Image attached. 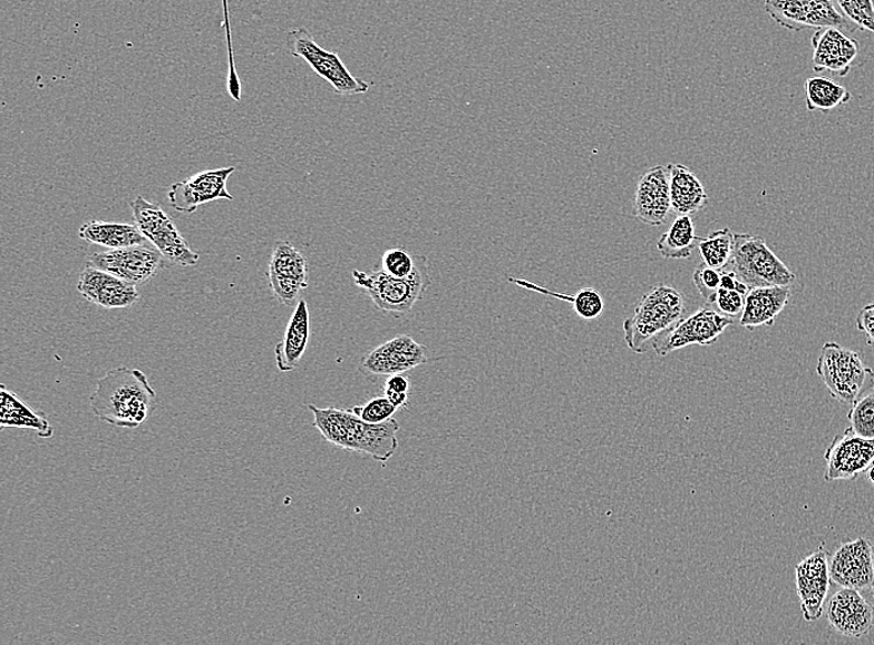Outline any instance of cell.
I'll use <instances>...</instances> for the list:
<instances>
[{
	"label": "cell",
	"mask_w": 874,
	"mask_h": 645,
	"mask_svg": "<svg viewBox=\"0 0 874 645\" xmlns=\"http://www.w3.org/2000/svg\"><path fill=\"white\" fill-rule=\"evenodd\" d=\"M309 409L314 417L313 428L327 442L343 450L366 453L380 463H387L398 450L400 424L396 419L368 423L356 417L352 410L321 409L314 404H309Z\"/></svg>",
	"instance_id": "obj_2"
},
{
	"label": "cell",
	"mask_w": 874,
	"mask_h": 645,
	"mask_svg": "<svg viewBox=\"0 0 874 645\" xmlns=\"http://www.w3.org/2000/svg\"><path fill=\"white\" fill-rule=\"evenodd\" d=\"M699 238L691 215H679L658 243L660 254L668 260H684L692 255Z\"/></svg>",
	"instance_id": "obj_26"
},
{
	"label": "cell",
	"mask_w": 874,
	"mask_h": 645,
	"mask_svg": "<svg viewBox=\"0 0 874 645\" xmlns=\"http://www.w3.org/2000/svg\"><path fill=\"white\" fill-rule=\"evenodd\" d=\"M856 2L862 9V12L874 20V6L872 0H856Z\"/></svg>",
	"instance_id": "obj_43"
},
{
	"label": "cell",
	"mask_w": 874,
	"mask_h": 645,
	"mask_svg": "<svg viewBox=\"0 0 874 645\" xmlns=\"http://www.w3.org/2000/svg\"><path fill=\"white\" fill-rule=\"evenodd\" d=\"M223 14L224 20L222 27L225 29V37H226V46L229 48L233 47V36H232V26H231V14H229V4L227 0H223Z\"/></svg>",
	"instance_id": "obj_41"
},
{
	"label": "cell",
	"mask_w": 874,
	"mask_h": 645,
	"mask_svg": "<svg viewBox=\"0 0 874 645\" xmlns=\"http://www.w3.org/2000/svg\"><path fill=\"white\" fill-rule=\"evenodd\" d=\"M857 330L865 334L867 344L874 346V303L867 304L857 315Z\"/></svg>",
	"instance_id": "obj_38"
},
{
	"label": "cell",
	"mask_w": 874,
	"mask_h": 645,
	"mask_svg": "<svg viewBox=\"0 0 874 645\" xmlns=\"http://www.w3.org/2000/svg\"><path fill=\"white\" fill-rule=\"evenodd\" d=\"M635 215L649 226H661L672 212L670 173L668 167L656 166L644 172L638 183Z\"/></svg>",
	"instance_id": "obj_19"
},
{
	"label": "cell",
	"mask_w": 874,
	"mask_h": 645,
	"mask_svg": "<svg viewBox=\"0 0 874 645\" xmlns=\"http://www.w3.org/2000/svg\"><path fill=\"white\" fill-rule=\"evenodd\" d=\"M847 418L852 431L865 439H874V391L852 404Z\"/></svg>",
	"instance_id": "obj_32"
},
{
	"label": "cell",
	"mask_w": 874,
	"mask_h": 645,
	"mask_svg": "<svg viewBox=\"0 0 874 645\" xmlns=\"http://www.w3.org/2000/svg\"><path fill=\"white\" fill-rule=\"evenodd\" d=\"M686 313L684 299L668 284H659L643 294L635 312L622 324L625 342L633 353H647L671 332Z\"/></svg>",
	"instance_id": "obj_3"
},
{
	"label": "cell",
	"mask_w": 874,
	"mask_h": 645,
	"mask_svg": "<svg viewBox=\"0 0 874 645\" xmlns=\"http://www.w3.org/2000/svg\"><path fill=\"white\" fill-rule=\"evenodd\" d=\"M716 304L720 313L729 319H736L745 310L746 296L735 290L719 289Z\"/></svg>",
	"instance_id": "obj_36"
},
{
	"label": "cell",
	"mask_w": 874,
	"mask_h": 645,
	"mask_svg": "<svg viewBox=\"0 0 874 645\" xmlns=\"http://www.w3.org/2000/svg\"><path fill=\"white\" fill-rule=\"evenodd\" d=\"M672 212L692 215L705 209L709 196L697 175L683 164H669Z\"/></svg>",
	"instance_id": "obj_24"
},
{
	"label": "cell",
	"mask_w": 874,
	"mask_h": 645,
	"mask_svg": "<svg viewBox=\"0 0 874 645\" xmlns=\"http://www.w3.org/2000/svg\"><path fill=\"white\" fill-rule=\"evenodd\" d=\"M867 476H868L870 482L874 486V462L868 468Z\"/></svg>",
	"instance_id": "obj_44"
},
{
	"label": "cell",
	"mask_w": 874,
	"mask_h": 645,
	"mask_svg": "<svg viewBox=\"0 0 874 645\" xmlns=\"http://www.w3.org/2000/svg\"><path fill=\"white\" fill-rule=\"evenodd\" d=\"M731 324L734 320L722 313L708 309L699 310L677 323L671 332L653 344L652 349L660 358H664L676 350L690 345H712Z\"/></svg>",
	"instance_id": "obj_11"
},
{
	"label": "cell",
	"mask_w": 874,
	"mask_h": 645,
	"mask_svg": "<svg viewBox=\"0 0 874 645\" xmlns=\"http://www.w3.org/2000/svg\"><path fill=\"white\" fill-rule=\"evenodd\" d=\"M790 296V286L750 289L746 296L740 325L748 331L771 326L788 305Z\"/></svg>",
	"instance_id": "obj_21"
},
{
	"label": "cell",
	"mask_w": 874,
	"mask_h": 645,
	"mask_svg": "<svg viewBox=\"0 0 874 645\" xmlns=\"http://www.w3.org/2000/svg\"><path fill=\"white\" fill-rule=\"evenodd\" d=\"M269 287L281 304L292 307L309 287V261L288 242L273 245L268 270Z\"/></svg>",
	"instance_id": "obj_10"
},
{
	"label": "cell",
	"mask_w": 874,
	"mask_h": 645,
	"mask_svg": "<svg viewBox=\"0 0 874 645\" xmlns=\"http://www.w3.org/2000/svg\"><path fill=\"white\" fill-rule=\"evenodd\" d=\"M720 276H722V271L709 267L705 262L693 273L696 287L708 304L716 303L717 293L720 289Z\"/></svg>",
	"instance_id": "obj_35"
},
{
	"label": "cell",
	"mask_w": 874,
	"mask_h": 645,
	"mask_svg": "<svg viewBox=\"0 0 874 645\" xmlns=\"http://www.w3.org/2000/svg\"><path fill=\"white\" fill-rule=\"evenodd\" d=\"M415 256L404 248H389L381 256L379 267L381 272L392 278L407 280L412 276L415 271Z\"/></svg>",
	"instance_id": "obj_33"
},
{
	"label": "cell",
	"mask_w": 874,
	"mask_h": 645,
	"mask_svg": "<svg viewBox=\"0 0 874 645\" xmlns=\"http://www.w3.org/2000/svg\"><path fill=\"white\" fill-rule=\"evenodd\" d=\"M749 289L792 286L796 276L760 236L736 234L730 265Z\"/></svg>",
	"instance_id": "obj_6"
},
{
	"label": "cell",
	"mask_w": 874,
	"mask_h": 645,
	"mask_svg": "<svg viewBox=\"0 0 874 645\" xmlns=\"http://www.w3.org/2000/svg\"><path fill=\"white\" fill-rule=\"evenodd\" d=\"M795 582L805 620H817L824 614L825 600L832 583L828 553L823 544L815 553L797 564Z\"/></svg>",
	"instance_id": "obj_15"
},
{
	"label": "cell",
	"mask_w": 874,
	"mask_h": 645,
	"mask_svg": "<svg viewBox=\"0 0 874 645\" xmlns=\"http://www.w3.org/2000/svg\"><path fill=\"white\" fill-rule=\"evenodd\" d=\"M428 362V348L415 342L410 335L390 339L367 353L359 363V371L369 380L404 374Z\"/></svg>",
	"instance_id": "obj_9"
},
{
	"label": "cell",
	"mask_w": 874,
	"mask_h": 645,
	"mask_svg": "<svg viewBox=\"0 0 874 645\" xmlns=\"http://www.w3.org/2000/svg\"><path fill=\"white\" fill-rule=\"evenodd\" d=\"M509 281L518 284V286L523 289L540 292L542 294H546V296H552L556 300L573 304L575 313L585 321L598 320L605 310L604 299L595 289H584L573 294L572 296V294L552 292L550 290L540 287L537 284L531 283L526 280L509 278Z\"/></svg>",
	"instance_id": "obj_28"
},
{
	"label": "cell",
	"mask_w": 874,
	"mask_h": 645,
	"mask_svg": "<svg viewBox=\"0 0 874 645\" xmlns=\"http://www.w3.org/2000/svg\"><path fill=\"white\" fill-rule=\"evenodd\" d=\"M310 336V307L308 302L301 300L291 315L285 335L275 348L276 364L281 373H290L299 367L308 350Z\"/></svg>",
	"instance_id": "obj_22"
},
{
	"label": "cell",
	"mask_w": 874,
	"mask_h": 645,
	"mask_svg": "<svg viewBox=\"0 0 874 645\" xmlns=\"http://www.w3.org/2000/svg\"><path fill=\"white\" fill-rule=\"evenodd\" d=\"M826 618L832 627L849 638L867 636L874 626V606L860 589L841 588L826 605Z\"/></svg>",
	"instance_id": "obj_18"
},
{
	"label": "cell",
	"mask_w": 874,
	"mask_h": 645,
	"mask_svg": "<svg viewBox=\"0 0 874 645\" xmlns=\"http://www.w3.org/2000/svg\"><path fill=\"white\" fill-rule=\"evenodd\" d=\"M129 206L140 233L164 258L182 267L198 265L201 256L194 253L172 217L159 205L139 195Z\"/></svg>",
	"instance_id": "obj_8"
},
{
	"label": "cell",
	"mask_w": 874,
	"mask_h": 645,
	"mask_svg": "<svg viewBox=\"0 0 874 645\" xmlns=\"http://www.w3.org/2000/svg\"><path fill=\"white\" fill-rule=\"evenodd\" d=\"M807 28L851 30L849 20L839 13L834 0H804ZM852 31V30H851Z\"/></svg>",
	"instance_id": "obj_30"
},
{
	"label": "cell",
	"mask_w": 874,
	"mask_h": 645,
	"mask_svg": "<svg viewBox=\"0 0 874 645\" xmlns=\"http://www.w3.org/2000/svg\"><path fill=\"white\" fill-rule=\"evenodd\" d=\"M96 418L123 429H137L155 412L157 393L144 371L126 367L107 371L90 398Z\"/></svg>",
	"instance_id": "obj_1"
},
{
	"label": "cell",
	"mask_w": 874,
	"mask_h": 645,
	"mask_svg": "<svg viewBox=\"0 0 874 645\" xmlns=\"http://www.w3.org/2000/svg\"><path fill=\"white\" fill-rule=\"evenodd\" d=\"M764 8L785 29L802 31L807 28L804 0H765Z\"/></svg>",
	"instance_id": "obj_31"
},
{
	"label": "cell",
	"mask_w": 874,
	"mask_h": 645,
	"mask_svg": "<svg viewBox=\"0 0 874 645\" xmlns=\"http://www.w3.org/2000/svg\"><path fill=\"white\" fill-rule=\"evenodd\" d=\"M415 262L417 265L410 278H392L378 268L371 272L355 270V283L380 311L409 313L431 286L428 260L425 256H415Z\"/></svg>",
	"instance_id": "obj_4"
},
{
	"label": "cell",
	"mask_w": 874,
	"mask_h": 645,
	"mask_svg": "<svg viewBox=\"0 0 874 645\" xmlns=\"http://www.w3.org/2000/svg\"><path fill=\"white\" fill-rule=\"evenodd\" d=\"M816 374L841 403L854 404L874 391V371L862 362L857 352L835 342L824 344Z\"/></svg>",
	"instance_id": "obj_5"
},
{
	"label": "cell",
	"mask_w": 874,
	"mask_h": 645,
	"mask_svg": "<svg viewBox=\"0 0 874 645\" xmlns=\"http://www.w3.org/2000/svg\"><path fill=\"white\" fill-rule=\"evenodd\" d=\"M720 289L735 290L741 294H745V296H747V293L750 290L745 282L739 280L737 273L734 270L722 271V276H720Z\"/></svg>",
	"instance_id": "obj_39"
},
{
	"label": "cell",
	"mask_w": 874,
	"mask_h": 645,
	"mask_svg": "<svg viewBox=\"0 0 874 645\" xmlns=\"http://www.w3.org/2000/svg\"><path fill=\"white\" fill-rule=\"evenodd\" d=\"M829 579L841 588L863 589L874 579V551L865 538L847 541L829 561Z\"/></svg>",
	"instance_id": "obj_16"
},
{
	"label": "cell",
	"mask_w": 874,
	"mask_h": 645,
	"mask_svg": "<svg viewBox=\"0 0 874 645\" xmlns=\"http://www.w3.org/2000/svg\"><path fill=\"white\" fill-rule=\"evenodd\" d=\"M825 480H854L874 462V439H865L849 428L837 434L825 452Z\"/></svg>",
	"instance_id": "obj_14"
},
{
	"label": "cell",
	"mask_w": 874,
	"mask_h": 645,
	"mask_svg": "<svg viewBox=\"0 0 874 645\" xmlns=\"http://www.w3.org/2000/svg\"><path fill=\"white\" fill-rule=\"evenodd\" d=\"M287 47L293 58L308 63L321 79L333 87L337 95L356 96L369 91L370 84L356 78L338 53L320 47L308 29L290 30L287 36Z\"/></svg>",
	"instance_id": "obj_7"
},
{
	"label": "cell",
	"mask_w": 874,
	"mask_h": 645,
	"mask_svg": "<svg viewBox=\"0 0 874 645\" xmlns=\"http://www.w3.org/2000/svg\"><path fill=\"white\" fill-rule=\"evenodd\" d=\"M870 587H871L872 598L874 600V579H873V583H872V585Z\"/></svg>",
	"instance_id": "obj_45"
},
{
	"label": "cell",
	"mask_w": 874,
	"mask_h": 645,
	"mask_svg": "<svg viewBox=\"0 0 874 645\" xmlns=\"http://www.w3.org/2000/svg\"><path fill=\"white\" fill-rule=\"evenodd\" d=\"M834 3H836L841 10H843V14L851 21L852 25H855L862 30L874 32V20L862 12V9L857 4L856 0H834Z\"/></svg>",
	"instance_id": "obj_37"
},
{
	"label": "cell",
	"mask_w": 874,
	"mask_h": 645,
	"mask_svg": "<svg viewBox=\"0 0 874 645\" xmlns=\"http://www.w3.org/2000/svg\"><path fill=\"white\" fill-rule=\"evenodd\" d=\"M813 46L814 69L817 72L833 71L845 76L858 53V42L834 28L818 29Z\"/></svg>",
	"instance_id": "obj_20"
},
{
	"label": "cell",
	"mask_w": 874,
	"mask_h": 645,
	"mask_svg": "<svg viewBox=\"0 0 874 645\" xmlns=\"http://www.w3.org/2000/svg\"><path fill=\"white\" fill-rule=\"evenodd\" d=\"M164 260L156 247L137 245L94 254L87 264L138 286L157 275L164 267Z\"/></svg>",
	"instance_id": "obj_12"
},
{
	"label": "cell",
	"mask_w": 874,
	"mask_h": 645,
	"mask_svg": "<svg viewBox=\"0 0 874 645\" xmlns=\"http://www.w3.org/2000/svg\"><path fill=\"white\" fill-rule=\"evenodd\" d=\"M385 397H387L388 400L392 404H395V407L398 410H400V409L407 407V404L409 402L410 393H399V392H392V391H385Z\"/></svg>",
	"instance_id": "obj_42"
},
{
	"label": "cell",
	"mask_w": 874,
	"mask_h": 645,
	"mask_svg": "<svg viewBox=\"0 0 874 645\" xmlns=\"http://www.w3.org/2000/svg\"><path fill=\"white\" fill-rule=\"evenodd\" d=\"M234 172V167L204 170L174 183L168 190V202L173 209L183 214H193L206 203L233 202L234 196L227 192V180Z\"/></svg>",
	"instance_id": "obj_13"
},
{
	"label": "cell",
	"mask_w": 874,
	"mask_h": 645,
	"mask_svg": "<svg viewBox=\"0 0 874 645\" xmlns=\"http://www.w3.org/2000/svg\"><path fill=\"white\" fill-rule=\"evenodd\" d=\"M79 237L86 243L109 250L147 244V238L140 233L137 225L122 223L98 221L86 223L79 229Z\"/></svg>",
	"instance_id": "obj_25"
},
{
	"label": "cell",
	"mask_w": 874,
	"mask_h": 645,
	"mask_svg": "<svg viewBox=\"0 0 874 645\" xmlns=\"http://www.w3.org/2000/svg\"><path fill=\"white\" fill-rule=\"evenodd\" d=\"M411 382L408 377L404 374H395L387 377L385 391H392L399 393H410Z\"/></svg>",
	"instance_id": "obj_40"
},
{
	"label": "cell",
	"mask_w": 874,
	"mask_h": 645,
	"mask_svg": "<svg viewBox=\"0 0 874 645\" xmlns=\"http://www.w3.org/2000/svg\"><path fill=\"white\" fill-rule=\"evenodd\" d=\"M735 248V234L730 228H719L707 237L699 238V254L706 265L724 271L730 265Z\"/></svg>",
	"instance_id": "obj_29"
},
{
	"label": "cell",
	"mask_w": 874,
	"mask_h": 645,
	"mask_svg": "<svg viewBox=\"0 0 874 645\" xmlns=\"http://www.w3.org/2000/svg\"><path fill=\"white\" fill-rule=\"evenodd\" d=\"M351 410L356 417L368 423L386 422L392 419L398 411L387 397L376 398L366 404H360V407H355Z\"/></svg>",
	"instance_id": "obj_34"
},
{
	"label": "cell",
	"mask_w": 874,
	"mask_h": 645,
	"mask_svg": "<svg viewBox=\"0 0 874 645\" xmlns=\"http://www.w3.org/2000/svg\"><path fill=\"white\" fill-rule=\"evenodd\" d=\"M27 429L38 433L41 439H51L54 428L48 414L37 411L21 400L6 385L0 387V430Z\"/></svg>",
	"instance_id": "obj_23"
},
{
	"label": "cell",
	"mask_w": 874,
	"mask_h": 645,
	"mask_svg": "<svg viewBox=\"0 0 874 645\" xmlns=\"http://www.w3.org/2000/svg\"><path fill=\"white\" fill-rule=\"evenodd\" d=\"M78 291L86 301L106 310L133 307L140 299L136 284L89 264L80 273Z\"/></svg>",
	"instance_id": "obj_17"
},
{
	"label": "cell",
	"mask_w": 874,
	"mask_h": 645,
	"mask_svg": "<svg viewBox=\"0 0 874 645\" xmlns=\"http://www.w3.org/2000/svg\"><path fill=\"white\" fill-rule=\"evenodd\" d=\"M805 101L808 111L832 113L851 100L845 86L827 78H810L805 85Z\"/></svg>",
	"instance_id": "obj_27"
}]
</instances>
